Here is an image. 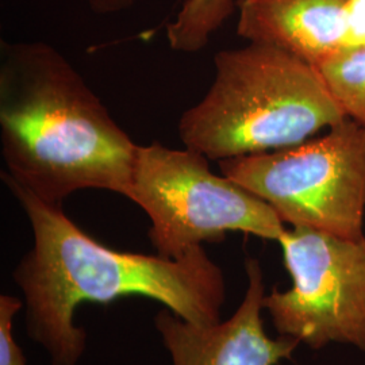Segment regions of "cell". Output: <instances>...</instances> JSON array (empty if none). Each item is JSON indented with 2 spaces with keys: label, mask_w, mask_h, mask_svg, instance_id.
I'll return each mask as SVG.
<instances>
[{
  "label": "cell",
  "mask_w": 365,
  "mask_h": 365,
  "mask_svg": "<svg viewBox=\"0 0 365 365\" xmlns=\"http://www.w3.org/2000/svg\"><path fill=\"white\" fill-rule=\"evenodd\" d=\"M218 164L284 223L344 238L365 233V126L353 119L302 144Z\"/></svg>",
  "instance_id": "5"
},
{
  "label": "cell",
  "mask_w": 365,
  "mask_h": 365,
  "mask_svg": "<svg viewBox=\"0 0 365 365\" xmlns=\"http://www.w3.org/2000/svg\"><path fill=\"white\" fill-rule=\"evenodd\" d=\"M25 211L34 244L14 269L24 294L27 336L52 365H78L87 334L75 325L83 303H103L141 295L163 303L187 322L209 327L221 321L226 282L203 247L167 259L108 249L71 221L61 206L33 195L1 173Z\"/></svg>",
  "instance_id": "1"
},
{
  "label": "cell",
  "mask_w": 365,
  "mask_h": 365,
  "mask_svg": "<svg viewBox=\"0 0 365 365\" xmlns=\"http://www.w3.org/2000/svg\"><path fill=\"white\" fill-rule=\"evenodd\" d=\"M346 30L342 48L365 45V0H346Z\"/></svg>",
  "instance_id": "12"
},
{
  "label": "cell",
  "mask_w": 365,
  "mask_h": 365,
  "mask_svg": "<svg viewBox=\"0 0 365 365\" xmlns=\"http://www.w3.org/2000/svg\"><path fill=\"white\" fill-rule=\"evenodd\" d=\"M24 306L19 298L0 297V365H27L25 353L13 334L14 318Z\"/></svg>",
  "instance_id": "11"
},
{
  "label": "cell",
  "mask_w": 365,
  "mask_h": 365,
  "mask_svg": "<svg viewBox=\"0 0 365 365\" xmlns=\"http://www.w3.org/2000/svg\"><path fill=\"white\" fill-rule=\"evenodd\" d=\"M317 68L345 115L365 126V45L342 48Z\"/></svg>",
  "instance_id": "10"
},
{
  "label": "cell",
  "mask_w": 365,
  "mask_h": 365,
  "mask_svg": "<svg viewBox=\"0 0 365 365\" xmlns=\"http://www.w3.org/2000/svg\"><path fill=\"white\" fill-rule=\"evenodd\" d=\"M0 141L3 175L53 206L90 188L126 196L138 146L57 49L4 41Z\"/></svg>",
  "instance_id": "2"
},
{
  "label": "cell",
  "mask_w": 365,
  "mask_h": 365,
  "mask_svg": "<svg viewBox=\"0 0 365 365\" xmlns=\"http://www.w3.org/2000/svg\"><path fill=\"white\" fill-rule=\"evenodd\" d=\"M137 0H88L92 11L96 14H115L130 9Z\"/></svg>",
  "instance_id": "13"
},
{
  "label": "cell",
  "mask_w": 365,
  "mask_h": 365,
  "mask_svg": "<svg viewBox=\"0 0 365 365\" xmlns=\"http://www.w3.org/2000/svg\"><path fill=\"white\" fill-rule=\"evenodd\" d=\"M245 268L248 288L229 319L202 327L167 307L157 313L155 325L172 365H279L298 348L297 339H271L265 333L261 312L267 294L260 262L248 259Z\"/></svg>",
  "instance_id": "7"
},
{
  "label": "cell",
  "mask_w": 365,
  "mask_h": 365,
  "mask_svg": "<svg viewBox=\"0 0 365 365\" xmlns=\"http://www.w3.org/2000/svg\"><path fill=\"white\" fill-rule=\"evenodd\" d=\"M346 0H237V34L319 66L342 49Z\"/></svg>",
  "instance_id": "8"
},
{
  "label": "cell",
  "mask_w": 365,
  "mask_h": 365,
  "mask_svg": "<svg viewBox=\"0 0 365 365\" xmlns=\"http://www.w3.org/2000/svg\"><path fill=\"white\" fill-rule=\"evenodd\" d=\"M205 98L182 113L188 149L222 161L302 144L346 119L317 66L272 45L215 54Z\"/></svg>",
  "instance_id": "3"
},
{
  "label": "cell",
  "mask_w": 365,
  "mask_h": 365,
  "mask_svg": "<svg viewBox=\"0 0 365 365\" xmlns=\"http://www.w3.org/2000/svg\"><path fill=\"white\" fill-rule=\"evenodd\" d=\"M237 11V0H185L167 26V38L176 52L203 51L211 36Z\"/></svg>",
  "instance_id": "9"
},
{
  "label": "cell",
  "mask_w": 365,
  "mask_h": 365,
  "mask_svg": "<svg viewBox=\"0 0 365 365\" xmlns=\"http://www.w3.org/2000/svg\"><path fill=\"white\" fill-rule=\"evenodd\" d=\"M277 242L292 280L264 298L277 333L312 349L344 344L365 352V233L344 238L292 226Z\"/></svg>",
  "instance_id": "6"
},
{
  "label": "cell",
  "mask_w": 365,
  "mask_h": 365,
  "mask_svg": "<svg viewBox=\"0 0 365 365\" xmlns=\"http://www.w3.org/2000/svg\"><path fill=\"white\" fill-rule=\"evenodd\" d=\"M126 197L150 218L149 238L167 259L221 241L227 232L279 241L287 230L267 202L212 173L209 158L188 148L138 145Z\"/></svg>",
  "instance_id": "4"
}]
</instances>
